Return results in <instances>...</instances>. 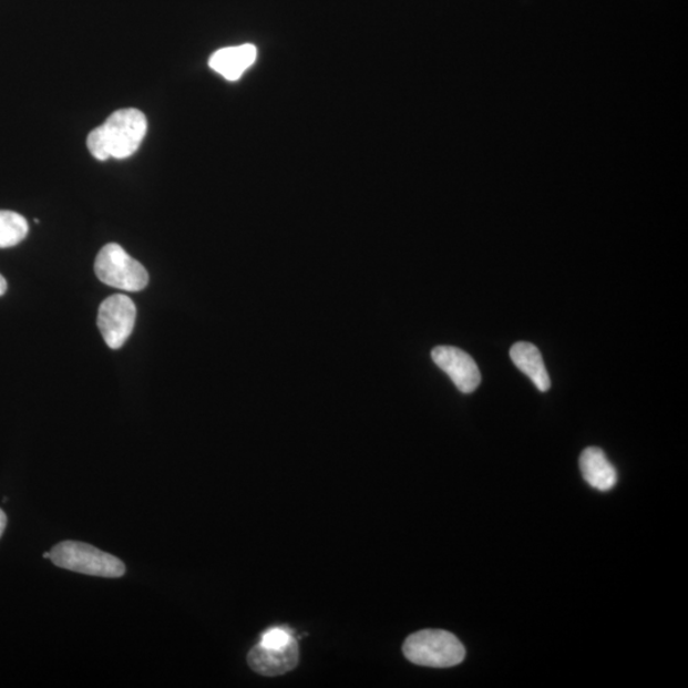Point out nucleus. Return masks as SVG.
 Listing matches in <instances>:
<instances>
[{"label": "nucleus", "instance_id": "11", "mask_svg": "<svg viewBox=\"0 0 688 688\" xmlns=\"http://www.w3.org/2000/svg\"><path fill=\"white\" fill-rule=\"evenodd\" d=\"M29 234L28 220L12 210H0V249L12 248Z\"/></svg>", "mask_w": 688, "mask_h": 688}, {"label": "nucleus", "instance_id": "4", "mask_svg": "<svg viewBox=\"0 0 688 688\" xmlns=\"http://www.w3.org/2000/svg\"><path fill=\"white\" fill-rule=\"evenodd\" d=\"M95 274L102 284L126 292L144 290L150 280L147 269L117 244H107L101 249Z\"/></svg>", "mask_w": 688, "mask_h": 688}, {"label": "nucleus", "instance_id": "1", "mask_svg": "<svg viewBox=\"0 0 688 688\" xmlns=\"http://www.w3.org/2000/svg\"><path fill=\"white\" fill-rule=\"evenodd\" d=\"M147 119L137 109H122L89 134L88 147L100 161L123 160L134 155L147 134Z\"/></svg>", "mask_w": 688, "mask_h": 688}, {"label": "nucleus", "instance_id": "15", "mask_svg": "<svg viewBox=\"0 0 688 688\" xmlns=\"http://www.w3.org/2000/svg\"><path fill=\"white\" fill-rule=\"evenodd\" d=\"M44 557L50 559V552H48V554H44Z\"/></svg>", "mask_w": 688, "mask_h": 688}, {"label": "nucleus", "instance_id": "7", "mask_svg": "<svg viewBox=\"0 0 688 688\" xmlns=\"http://www.w3.org/2000/svg\"><path fill=\"white\" fill-rule=\"evenodd\" d=\"M299 644L294 640L283 649H268L260 644L255 645L249 653L248 663L254 672L275 677L290 672L299 663Z\"/></svg>", "mask_w": 688, "mask_h": 688}, {"label": "nucleus", "instance_id": "13", "mask_svg": "<svg viewBox=\"0 0 688 688\" xmlns=\"http://www.w3.org/2000/svg\"><path fill=\"white\" fill-rule=\"evenodd\" d=\"M6 526H7V515L4 514L3 510L0 509V537H2Z\"/></svg>", "mask_w": 688, "mask_h": 688}, {"label": "nucleus", "instance_id": "14", "mask_svg": "<svg viewBox=\"0 0 688 688\" xmlns=\"http://www.w3.org/2000/svg\"><path fill=\"white\" fill-rule=\"evenodd\" d=\"M6 291H7V280L2 275H0V296H3Z\"/></svg>", "mask_w": 688, "mask_h": 688}, {"label": "nucleus", "instance_id": "3", "mask_svg": "<svg viewBox=\"0 0 688 688\" xmlns=\"http://www.w3.org/2000/svg\"><path fill=\"white\" fill-rule=\"evenodd\" d=\"M50 561L66 571L102 577H121L125 566L121 559L86 543L65 541L50 551Z\"/></svg>", "mask_w": 688, "mask_h": 688}, {"label": "nucleus", "instance_id": "12", "mask_svg": "<svg viewBox=\"0 0 688 688\" xmlns=\"http://www.w3.org/2000/svg\"><path fill=\"white\" fill-rule=\"evenodd\" d=\"M295 640L294 633L285 626L268 628L261 634L259 644L268 649H283Z\"/></svg>", "mask_w": 688, "mask_h": 688}, {"label": "nucleus", "instance_id": "8", "mask_svg": "<svg viewBox=\"0 0 688 688\" xmlns=\"http://www.w3.org/2000/svg\"><path fill=\"white\" fill-rule=\"evenodd\" d=\"M257 48L251 44L228 47L210 57L209 66L227 81H237L257 61Z\"/></svg>", "mask_w": 688, "mask_h": 688}, {"label": "nucleus", "instance_id": "6", "mask_svg": "<svg viewBox=\"0 0 688 688\" xmlns=\"http://www.w3.org/2000/svg\"><path fill=\"white\" fill-rule=\"evenodd\" d=\"M432 360L448 373L464 394L473 393L481 384V372L472 357L452 346H440L432 351Z\"/></svg>", "mask_w": 688, "mask_h": 688}, {"label": "nucleus", "instance_id": "5", "mask_svg": "<svg viewBox=\"0 0 688 688\" xmlns=\"http://www.w3.org/2000/svg\"><path fill=\"white\" fill-rule=\"evenodd\" d=\"M137 319V309L131 297L125 295L110 296L101 304L97 326L105 343L119 350L131 337Z\"/></svg>", "mask_w": 688, "mask_h": 688}, {"label": "nucleus", "instance_id": "9", "mask_svg": "<svg viewBox=\"0 0 688 688\" xmlns=\"http://www.w3.org/2000/svg\"><path fill=\"white\" fill-rule=\"evenodd\" d=\"M581 471L586 483L599 491H609L617 483V472L599 448L585 449L581 455Z\"/></svg>", "mask_w": 688, "mask_h": 688}, {"label": "nucleus", "instance_id": "10", "mask_svg": "<svg viewBox=\"0 0 688 688\" xmlns=\"http://www.w3.org/2000/svg\"><path fill=\"white\" fill-rule=\"evenodd\" d=\"M515 367L528 377L541 392L551 388L548 371L537 347L528 342H517L510 350Z\"/></svg>", "mask_w": 688, "mask_h": 688}, {"label": "nucleus", "instance_id": "2", "mask_svg": "<svg viewBox=\"0 0 688 688\" xmlns=\"http://www.w3.org/2000/svg\"><path fill=\"white\" fill-rule=\"evenodd\" d=\"M403 653L413 665L432 668L454 667L465 658L463 644L444 630H422L408 636Z\"/></svg>", "mask_w": 688, "mask_h": 688}]
</instances>
